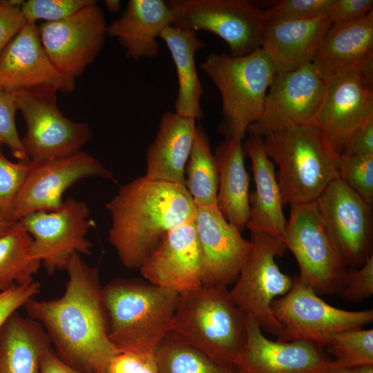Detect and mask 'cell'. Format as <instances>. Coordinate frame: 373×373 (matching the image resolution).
<instances>
[{
    "label": "cell",
    "mask_w": 373,
    "mask_h": 373,
    "mask_svg": "<svg viewBox=\"0 0 373 373\" xmlns=\"http://www.w3.org/2000/svg\"><path fill=\"white\" fill-rule=\"evenodd\" d=\"M65 269L63 296L48 300L32 298L23 307L28 316L45 329L64 362L83 372L104 373L119 351L109 338L98 271L77 253Z\"/></svg>",
    "instance_id": "obj_1"
},
{
    "label": "cell",
    "mask_w": 373,
    "mask_h": 373,
    "mask_svg": "<svg viewBox=\"0 0 373 373\" xmlns=\"http://www.w3.org/2000/svg\"><path fill=\"white\" fill-rule=\"evenodd\" d=\"M108 241L126 268L140 269L178 226L193 219L196 206L184 186L141 176L122 185L106 202Z\"/></svg>",
    "instance_id": "obj_2"
},
{
    "label": "cell",
    "mask_w": 373,
    "mask_h": 373,
    "mask_svg": "<svg viewBox=\"0 0 373 373\" xmlns=\"http://www.w3.org/2000/svg\"><path fill=\"white\" fill-rule=\"evenodd\" d=\"M179 294L141 279L102 287L109 338L120 352L154 354L172 327Z\"/></svg>",
    "instance_id": "obj_3"
},
{
    "label": "cell",
    "mask_w": 373,
    "mask_h": 373,
    "mask_svg": "<svg viewBox=\"0 0 373 373\" xmlns=\"http://www.w3.org/2000/svg\"><path fill=\"white\" fill-rule=\"evenodd\" d=\"M247 321L227 287L201 285L179 294L171 332L218 363L236 367Z\"/></svg>",
    "instance_id": "obj_4"
},
{
    "label": "cell",
    "mask_w": 373,
    "mask_h": 373,
    "mask_svg": "<svg viewBox=\"0 0 373 373\" xmlns=\"http://www.w3.org/2000/svg\"><path fill=\"white\" fill-rule=\"evenodd\" d=\"M265 153L278 166L283 206L315 202L338 177V155L313 125L294 126L263 137Z\"/></svg>",
    "instance_id": "obj_5"
},
{
    "label": "cell",
    "mask_w": 373,
    "mask_h": 373,
    "mask_svg": "<svg viewBox=\"0 0 373 373\" xmlns=\"http://www.w3.org/2000/svg\"><path fill=\"white\" fill-rule=\"evenodd\" d=\"M200 68L218 90L225 138L242 142L248 128L260 117L276 73L269 55L259 48L241 57L211 53Z\"/></svg>",
    "instance_id": "obj_6"
},
{
    "label": "cell",
    "mask_w": 373,
    "mask_h": 373,
    "mask_svg": "<svg viewBox=\"0 0 373 373\" xmlns=\"http://www.w3.org/2000/svg\"><path fill=\"white\" fill-rule=\"evenodd\" d=\"M283 239L299 267L297 278L317 295L338 294L347 269L316 201L291 206Z\"/></svg>",
    "instance_id": "obj_7"
},
{
    "label": "cell",
    "mask_w": 373,
    "mask_h": 373,
    "mask_svg": "<svg viewBox=\"0 0 373 373\" xmlns=\"http://www.w3.org/2000/svg\"><path fill=\"white\" fill-rule=\"evenodd\" d=\"M174 27L216 35L230 55L241 57L261 48L267 23L265 9L248 0H170Z\"/></svg>",
    "instance_id": "obj_8"
},
{
    "label": "cell",
    "mask_w": 373,
    "mask_h": 373,
    "mask_svg": "<svg viewBox=\"0 0 373 373\" xmlns=\"http://www.w3.org/2000/svg\"><path fill=\"white\" fill-rule=\"evenodd\" d=\"M250 233V253L229 294L247 318L262 330L278 336L281 327L271 305L276 298L286 294L294 283V278L283 273L275 260L283 256L286 247L273 236Z\"/></svg>",
    "instance_id": "obj_9"
},
{
    "label": "cell",
    "mask_w": 373,
    "mask_h": 373,
    "mask_svg": "<svg viewBox=\"0 0 373 373\" xmlns=\"http://www.w3.org/2000/svg\"><path fill=\"white\" fill-rule=\"evenodd\" d=\"M281 327L278 340L307 341L322 347L334 335L363 328L373 321V310L348 311L325 302L297 277L291 289L271 305Z\"/></svg>",
    "instance_id": "obj_10"
},
{
    "label": "cell",
    "mask_w": 373,
    "mask_h": 373,
    "mask_svg": "<svg viewBox=\"0 0 373 373\" xmlns=\"http://www.w3.org/2000/svg\"><path fill=\"white\" fill-rule=\"evenodd\" d=\"M90 211L83 201L68 198L53 211H37L19 221L32 238L30 253L46 271L65 269L70 256L90 254L92 244L86 238L95 226Z\"/></svg>",
    "instance_id": "obj_11"
},
{
    "label": "cell",
    "mask_w": 373,
    "mask_h": 373,
    "mask_svg": "<svg viewBox=\"0 0 373 373\" xmlns=\"http://www.w3.org/2000/svg\"><path fill=\"white\" fill-rule=\"evenodd\" d=\"M15 96L26 126L21 142L30 162L76 153L91 140L88 124L73 122L64 115L57 104V93H19Z\"/></svg>",
    "instance_id": "obj_12"
},
{
    "label": "cell",
    "mask_w": 373,
    "mask_h": 373,
    "mask_svg": "<svg viewBox=\"0 0 373 373\" xmlns=\"http://www.w3.org/2000/svg\"><path fill=\"white\" fill-rule=\"evenodd\" d=\"M326 86L327 82L312 63L276 72L262 113L247 133L264 137L287 128L311 125L322 104Z\"/></svg>",
    "instance_id": "obj_13"
},
{
    "label": "cell",
    "mask_w": 373,
    "mask_h": 373,
    "mask_svg": "<svg viewBox=\"0 0 373 373\" xmlns=\"http://www.w3.org/2000/svg\"><path fill=\"white\" fill-rule=\"evenodd\" d=\"M97 177L115 180L113 173L88 153L33 162L13 204L9 220L18 221L37 211H53L63 203L65 191L75 183Z\"/></svg>",
    "instance_id": "obj_14"
},
{
    "label": "cell",
    "mask_w": 373,
    "mask_h": 373,
    "mask_svg": "<svg viewBox=\"0 0 373 373\" xmlns=\"http://www.w3.org/2000/svg\"><path fill=\"white\" fill-rule=\"evenodd\" d=\"M41 44L55 67L75 79L92 64L107 35L106 19L96 1L76 13L37 26Z\"/></svg>",
    "instance_id": "obj_15"
},
{
    "label": "cell",
    "mask_w": 373,
    "mask_h": 373,
    "mask_svg": "<svg viewBox=\"0 0 373 373\" xmlns=\"http://www.w3.org/2000/svg\"><path fill=\"white\" fill-rule=\"evenodd\" d=\"M316 203L347 268L362 266L372 254V206L338 177L327 186Z\"/></svg>",
    "instance_id": "obj_16"
},
{
    "label": "cell",
    "mask_w": 373,
    "mask_h": 373,
    "mask_svg": "<svg viewBox=\"0 0 373 373\" xmlns=\"http://www.w3.org/2000/svg\"><path fill=\"white\" fill-rule=\"evenodd\" d=\"M373 117L372 77L361 70L327 82L321 107L311 125L338 155L354 133Z\"/></svg>",
    "instance_id": "obj_17"
},
{
    "label": "cell",
    "mask_w": 373,
    "mask_h": 373,
    "mask_svg": "<svg viewBox=\"0 0 373 373\" xmlns=\"http://www.w3.org/2000/svg\"><path fill=\"white\" fill-rule=\"evenodd\" d=\"M75 79L61 73L46 54L38 27L26 23L0 54V88L11 93L74 90Z\"/></svg>",
    "instance_id": "obj_18"
},
{
    "label": "cell",
    "mask_w": 373,
    "mask_h": 373,
    "mask_svg": "<svg viewBox=\"0 0 373 373\" xmlns=\"http://www.w3.org/2000/svg\"><path fill=\"white\" fill-rule=\"evenodd\" d=\"M193 222L202 254V285L234 283L250 253V240L225 220L216 204L196 207Z\"/></svg>",
    "instance_id": "obj_19"
},
{
    "label": "cell",
    "mask_w": 373,
    "mask_h": 373,
    "mask_svg": "<svg viewBox=\"0 0 373 373\" xmlns=\"http://www.w3.org/2000/svg\"><path fill=\"white\" fill-rule=\"evenodd\" d=\"M333 358L321 345L307 341H272L247 318V340L238 373H321Z\"/></svg>",
    "instance_id": "obj_20"
},
{
    "label": "cell",
    "mask_w": 373,
    "mask_h": 373,
    "mask_svg": "<svg viewBox=\"0 0 373 373\" xmlns=\"http://www.w3.org/2000/svg\"><path fill=\"white\" fill-rule=\"evenodd\" d=\"M150 283L178 294L202 285V254L193 219L171 230L140 267Z\"/></svg>",
    "instance_id": "obj_21"
},
{
    "label": "cell",
    "mask_w": 373,
    "mask_h": 373,
    "mask_svg": "<svg viewBox=\"0 0 373 373\" xmlns=\"http://www.w3.org/2000/svg\"><path fill=\"white\" fill-rule=\"evenodd\" d=\"M373 11L358 20L332 25L312 63L329 80L354 70L372 75Z\"/></svg>",
    "instance_id": "obj_22"
},
{
    "label": "cell",
    "mask_w": 373,
    "mask_h": 373,
    "mask_svg": "<svg viewBox=\"0 0 373 373\" xmlns=\"http://www.w3.org/2000/svg\"><path fill=\"white\" fill-rule=\"evenodd\" d=\"M331 26L327 16L267 21L261 48L276 72L293 70L312 63Z\"/></svg>",
    "instance_id": "obj_23"
},
{
    "label": "cell",
    "mask_w": 373,
    "mask_h": 373,
    "mask_svg": "<svg viewBox=\"0 0 373 373\" xmlns=\"http://www.w3.org/2000/svg\"><path fill=\"white\" fill-rule=\"evenodd\" d=\"M195 121L175 111L162 115L146 151V178L185 187L184 171L195 137Z\"/></svg>",
    "instance_id": "obj_24"
},
{
    "label": "cell",
    "mask_w": 373,
    "mask_h": 373,
    "mask_svg": "<svg viewBox=\"0 0 373 373\" xmlns=\"http://www.w3.org/2000/svg\"><path fill=\"white\" fill-rule=\"evenodd\" d=\"M243 144L251 162L255 189L249 193L250 231L262 233L283 242L287 221L274 162L267 155L263 137L249 136Z\"/></svg>",
    "instance_id": "obj_25"
},
{
    "label": "cell",
    "mask_w": 373,
    "mask_h": 373,
    "mask_svg": "<svg viewBox=\"0 0 373 373\" xmlns=\"http://www.w3.org/2000/svg\"><path fill=\"white\" fill-rule=\"evenodd\" d=\"M173 14L162 0H130L119 17L107 28V35L117 39L128 58L135 61L159 54L157 38L171 26Z\"/></svg>",
    "instance_id": "obj_26"
},
{
    "label": "cell",
    "mask_w": 373,
    "mask_h": 373,
    "mask_svg": "<svg viewBox=\"0 0 373 373\" xmlns=\"http://www.w3.org/2000/svg\"><path fill=\"white\" fill-rule=\"evenodd\" d=\"M242 142L225 138L216 147L219 181L216 205L221 214L240 231L249 218V176L245 166Z\"/></svg>",
    "instance_id": "obj_27"
},
{
    "label": "cell",
    "mask_w": 373,
    "mask_h": 373,
    "mask_svg": "<svg viewBox=\"0 0 373 373\" xmlns=\"http://www.w3.org/2000/svg\"><path fill=\"white\" fill-rule=\"evenodd\" d=\"M51 343L39 323L13 313L0 329V373H40Z\"/></svg>",
    "instance_id": "obj_28"
},
{
    "label": "cell",
    "mask_w": 373,
    "mask_h": 373,
    "mask_svg": "<svg viewBox=\"0 0 373 373\" xmlns=\"http://www.w3.org/2000/svg\"><path fill=\"white\" fill-rule=\"evenodd\" d=\"M159 37L166 44L176 69L178 90L175 100V112L200 120L204 113L200 99L204 93L195 62L196 52L204 48L197 32L173 26L164 28Z\"/></svg>",
    "instance_id": "obj_29"
},
{
    "label": "cell",
    "mask_w": 373,
    "mask_h": 373,
    "mask_svg": "<svg viewBox=\"0 0 373 373\" xmlns=\"http://www.w3.org/2000/svg\"><path fill=\"white\" fill-rule=\"evenodd\" d=\"M32 238L19 221L0 236V292L34 282L41 265L30 253Z\"/></svg>",
    "instance_id": "obj_30"
},
{
    "label": "cell",
    "mask_w": 373,
    "mask_h": 373,
    "mask_svg": "<svg viewBox=\"0 0 373 373\" xmlns=\"http://www.w3.org/2000/svg\"><path fill=\"white\" fill-rule=\"evenodd\" d=\"M184 171L185 188L196 207L216 204L219 174L207 134L197 126L193 145Z\"/></svg>",
    "instance_id": "obj_31"
},
{
    "label": "cell",
    "mask_w": 373,
    "mask_h": 373,
    "mask_svg": "<svg viewBox=\"0 0 373 373\" xmlns=\"http://www.w3.org/2000/svg\"><path fill=\"white\" fill-rule=\"evenodd\" d=\"M157 373H238L187 344L170 332L155 351Z\"/></svg>",
    "instance_id": "obj_32"
},
{
    "label": "cell",
    "mask_w": 373,
    "mask_h": 373,
    "mask_svg": "<svg viewBox=\"0 0 373 373\" xmlns=\"http://www.w3.org/2000/svg\"><path fill=\"white\" fill-rule=\"evenodd\" d=\"M336 365L354 367L373 364V329L357 328L339 332L323 346Z\"/></svg>",
    "instance_id": "obj_33"
},
{
    "label": "cell",
    "mask_w": 373,
    "mask_h": 373,
    "mask_svg": "<svg viewBox=\"0 0 373 373\" xmlns=\"http://www.w3.org/2000/svg\"><path fill=\"white\" fill-rule=\"evenodd\" d=\"M338 178L367 204H373V155H338Z\"/></svg>",
    "instance_id": "obj_34"
},
{
    "label": "cell",
    "mask_w": 373,
    "mask_h": 373,
    "mask_svg": "<svg viewBox=\"0 0 373 373\" xmlns=\"http://www.w3.org/2000/svg\"><path fill=\"white\" fill-rule=\"evenodd\" d=\"M1 146L0 144V216L10 221L13 204L28 173L30 162L9 160Z\"/></svg>",
    "instance_id": "obj_35"
},
{
    "label": "cell",
    "mask_w": 373,
    "mask_h": 373,
    "mask_svg": "<svg viewBox=\"0 0 373 373\" xmlns=\"http://www.w3.org/2000/svg\"><path fill=\"white\" fill-rule=\"evenodd\" d=\"M94 0H28L21 10L27 23L55 22L76 13Z\"/></svg>",
    "instance_id": "obj_36"
},
{
    "label": "cell",
    "mask_w": 373,
    "mask_h": 373,
    "mask_svg": "<svg viewBox=\"0 0 373 373\" xmlns=\"http://www.w3.org/2000/svg\"><path fill=\"white\" fill-rule=\"evenodd\" d=\"M334 0H282L265 9L267 21L327 16Z\"/></svg>",
    "instance_id": "obj_37"
},
{
    "label": "cell",
    "mask_w": 373,
    "mask_h": 373,
    "mask_svg": "<svg viewBox=\"0 0 373 373\" xmlns=\"http://www.w3.org/2000/svg\"><path fill=\"white\" fill-rule=\"evenodd\" d=\"M17 111L15 93L0 88V144L7 146L18 161L28 162L16 127Z\"/></svg>",
    "instance_id": "obj_38"
},
{
    "label": "cell",
    "mask_w": 373,
    "mask_h": 373,
    "mask_svg": "<svg viewBox=\"0 0 373 373\" xmlns=\"http://www.w3.org/2000/svg\"><path fill=\"white\" fill-rule=\"evenodd\" d=\"M341 298L358 303L373 294V254L359 267L347 268L342 287L337 294Z\"/></svg>",
    "instance_id": "obj_39"
},
{
    "label": "cell",
    "mask_w": 373,
    "mask_h": 373,
    "mask_svg": "<svg viewBox=\"0 0 373 373\" xmlns=\"http://www.w3.org/2000/svg\"><path fill=\"white\" fill-rule=\"evenodd\" d=\"M23 1L0 0V54L27 23L21 10Z\"/></svg>",
    "instance_id": "obj_40"
},
{
    "label": "cell",
    "mask_w": 373,
    "mask_h": 373,
    "mask_svg": "<svg viewBox=\"0 0 373 373\" xmlns=\"http://www.w3.org/2000/svg\"><path fill=\"white\" fill-rule=\"evenodd\" d=\"M104 373H157L155 354L119 352Z\"/></svg>",
    "instance_id": "obj_41"
},
{
    "label": "cell",
    "mask_w": 373,
    "mask_h": 373,
    "mask_svg": "<svg viewBox=\"0 0 373 373\" xmlns=\"http://www.w3.org/2000/svg\"><path fill=\"white\" fill-rule=\"evenodd\" d=\"M39 284L36 281L24 285H13L0 292V329L7 319L39 293Z\"/></svg>",
    "instance_id": "obj_42"
},
{
    "label": "cell",
    "mask_w": 373,
    "mask_h": 373,
    "mask_svg": "<svg viewBox=\"0 0 373 373\" xmlns=\"http://www.w3.org/2000/svg\"><path fill=\"white\" fill-rule=\"evenodd\" d=\"M373 11L372 0H334L327 15L332 25L361 19Z\"/></svg>",
    "instance_id": "obj_43"
},
{
    "label": "cell",
    "mask_w": 373,
    "mask_h": 373,
    "mask_svg": "<svg viewBox=\"0 0 373 373\" xmlns=\"http://www.w3.org/2000/svg\"><path fill=\"white\" fill-rule=\"evenodd\" d=\"M339 155H373V117L354 133Z\"/></svg>",
    "instance_id": "obj_44"
},
{
    "label": "cell",
    "mask_w": 373,
    "mask_h": 373,
    "mask_svg": "<svg viewBox=\"0 0 373 373\" xmlns=\"http://www.w3.org/2000/svg\"><path fill=\"white\" fill-rule=\"evenodd\" d=\"M40 373H97L74 368L59 358L51 350L46 352L41 363Z\"/></svg>",
    "instance_id": "obj_45"
},
{
    "label": "cell",
    "mask_w": 373,
    "mask_h": 373,
    "mask_svg": "<svg viewBox=\"0 0 373 373\" xmlns=\"http://www.w3.org/2000/svg\"><path fill=\"white\" fill-rule=\"evenodd\" d=\"M321 373H354L351 367H339L333 363L330 367L322 372Z\"/></svg>",
    "instance_id": "obj_46"
},
{
    "label": "cell",
    "mask_w": 373,
    "mask_h": 373,
    "mask_svg": "<svg viewBox=\"0 0 373 373\" xmlns=\"http://www.w3.org/2000/svg\"><path fill=\"white\" fill-rule=\"evenodd\" d=\"M104 3L111 13H115L119 10L121 1L119 0H104Z\"/></svg>",
    "instance_id": "obj_47"
},
{
    "label": "cell",
    "mask_w": 373,
    "mask_h": 373,
    "mask_svg": "<svg viewBox=\"0 0 373 373\" xmlns=\"http://www.w3.org/2000/svg\"><path fill=\"white\" fill-rule=\"evenodd\" d=\"M354 373H373V364H367L351 367Z\"/></svg>",
    "instance_id": "obj_48"
},
{
    "label": "cell",
    "mask_w": 373,
    "mask_h": 373,
    "mask_svg": "<svg viewBox=\"0 0 373 373\" xmlns=\"http://www.w3.org/2000/svg\"><path fill=\"white\" fill-rule=\"evenodd\" d=\"M12 223V222L8 221L6 218L0 216V236L3 234L8 230Z\"/></svg>",
    "instance_id": "obj_49"
}]
</instances>
